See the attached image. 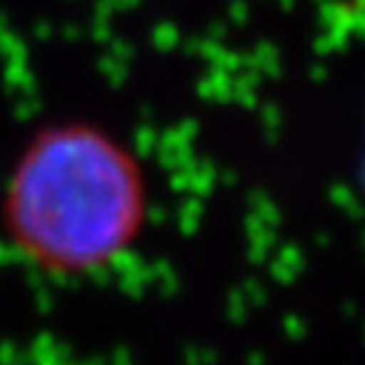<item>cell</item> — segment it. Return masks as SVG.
Here are the masks:
<instances>
[{"instance_id":"1","label":"cell","mask_w":365,"mask_h":365,"mask_svg":"<svg viewBox=\"0 0 365 365\" xmlns=\"http://www.w3.org/2000/svg\"><path fill=\"white\" fill-rule=\"evenodd\" d=\"M152 195L141 155L95 119L41 125L14 157L0 192V230L33 271L78 282L141 244Z\"/></svg>"}]
</instances>
